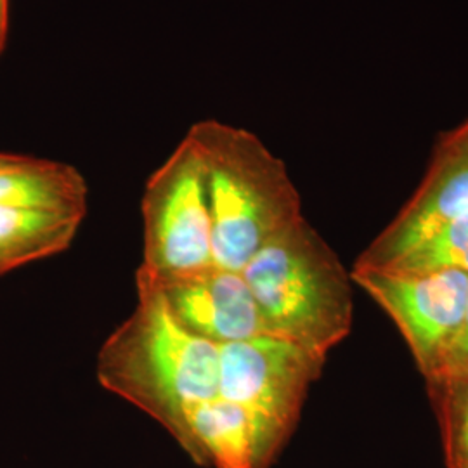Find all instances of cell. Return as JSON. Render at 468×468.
Instances as JSON below:
<instances>
[{"label":"cell","mask_w":468,"mask_h":468,"mask_svg":"<svg viewBox=\"0 0 468 468\" xmlns=\"http://www.w3.org/2000/svg\"><path fill=\"white\" fill-rule=\"evenodd\" d=\"M135 286L134 313L101 347L98 380L185 444L187 413L218 398L220 347L186 332L156 286Z\"/></svg>","instance_id":"obj_1"},{"label":"cell","mask_w":468,"mask_h":468,"mask_svg":"<svg viewBox=\"0 0 468 468\" xmlns=\"http://www.w3.org/2000/svg\"><path fill=\"white\" fill-rule=\"evenodd\" d=\"M187 135L200 153L218 268L241 272L274 234L302 216L283 162L245 129L201 120Z\"/></svg>","instance_id":"obj_2"},{"label":"cell","mask_w":468,"mask_h":468,"mask_svg":"<svg viewBox=\"0 0 468 468\" xmlns=\"http://www.w3.org/2000/svg\"><path fill=\"white\" fill-rule=\"evenodd\" d=\"M241 274L269 336L328 357L351 334V274L305 218L274 234Z\"/></svg>","instance_id":"obj_3"},{"label":"cell","mask_w":468,"mask_h":468,"mask_svg":"<svg viewBox=\"0 0 468 468\" xmlns=\"http://www.w3.org/2000/svg\"><path fill=\"white\" fill-rule=\"evenodd\" d=\"M143 262L135 283L160 284L218 266L205 172L193 139H185L144 186Z\"/></svg>","instance_id":"obj_4"},{"label":"cell","mask_w":468,"mask_h":468,"mask_svg":"<svg viewBox=\"0 0 468 468\" xmlns=\"http://www.w3.org/2000/svg\"><path fill=\"white\" fill-rule=\"evenodd\" d=\"M326 357L274 336L220 346L218 398L249 417L257 468H266L292 434Z\"/></svg>","instance_id":"obj_5"},{"label":"cell","mask_w":468,"mask_h":468,"mask_svg":"<svg viewBox=\"0 0 468 468\" xmlns=\"http://www.w3.org/2000/svg\"><path fill=\"white\" fill-rule=\"evenodd\" d=\"M351 280L390 316L425 380L432 378L465 314L468 274L460 271L413 274L354 264Z\"/></svg>","instance_id":"obj_6"},{"label":"cell","mask_w":468,"mask_h":468,"mask_svg":"<svg viewBox=\"0 0 468 468\" xmlns=\"http://www.w3.org/2000/svg\"><path fill=\"white\" fill-rule=\"evenodd\" d=\"M156 288L162 292L172 318L201 340L220 347L269 336L253 293L238 271L214 266L156 284Z\"/></svg>","instance_id":"obj_7"},{"label":"cell","mask_w":468,"mask_h":468,"mask_svg":"<svg viewBox=\"0 0 468 468\" xmlns=\"http://www.w3.org/2000/svg\"><path fill=\"white\" fill-rule=\"evenodd\" d=\"M467 214L468 153L439 144L417 193L361 253L356 266L387 268Z\"/></svg>","instance_id":"obj_8"},{"label":"cell","mask_w":468,"mask_h":468,"mask_svg":"<svg viewBox=\"0 0 468 468\" xmlns=\"http://www.w3.org/2000/svg\"><path fill=\"white\" fill-rule=\"evenodd\" d=\"M89 187L79 168L54 160L4 153L0 207L87 214Z\"/></svg>","instance_id":"obj_9"},{"label":"cell","mask_w":468,"mask_h":468,"mask_svg":"<svg viewBox=\"0 0 468 468\" xmlns=\"http://www.w3.org/2000/svg\"><path fill=\"white\" fill-rule=\"evenodd\" d=\"M185 446L218 468H257L249 417L222 398L201 402L187 413Z\"/></svg>","instance_id":"obj_10"},{"label":"cell","mask_w":468,"mask_h":468,"mask_svg":"<svg viewBox=\"0 0 468 468\" xmlns=\"http://www.w3.org/2000/svg\"><path fill=\"white\" fill-rule=\"evenodd\" d=\"M85 216L0 207V276L67 250Z\"/></svg>","instance_id":"obj_11"},{"label":"cell","mask_w":468,"mask_h":468,"mask_svg":"<svg viewBox=\"0 0 468 468\" xmlns=\"http://www.w3.org/2000/svg\"><path fill=\"white\" fill-rule=\"evenodd\" d=\"M448 468H468V373H441L427 380Z\"/></svg>","instance_id":"obj_12"},{"label":"cell","mask_w":468,"mask_h":468,"mask_svg":"<svg viewBox=\"0 0 468 468\" xmlns=\"http://www.w3.org/2000/svg\"><path fill=\"white\" fill-rule=\"evenodd\" d=\"M378 269L413 274L437 271H460L468 274V214L437 231L399 261Z\"/></svg>","instance_id":"obj_13"},{"label":"cell","mask_w":468,"mask_h":468,"mask_svg":"<svg viewBox=\"0 0 468 468\" xmlns=\"http://www.w3.org/2000/svg\"><path fill=\"white\" fill-rule=\"evenodd\" d=\"M441 373H468V301L460 330L452 338V346L435 375Z\"/></svg>","instance_id":"obj_14"},{"label":"cell","mask_w":468,"mask_h":468,"mask_svg":"<svg viewBox=\"0 0 468 468\" xmlns=\"http://www.w3.org/2000/svg\"><path fill=\"white\" fill-rule=\"evenodd\" d=\"M441 144L468 153V122H465L462 127H458L456 131H452V134L446 135L441 141Z\"/></svg>","instance_id":"obj_15"},{"label":"cell","mask_w":468,"mask_h":468,"mask_svg":"<svg viewBox=\"0 0 468 468\" xmlns=\"http://www.w3.org/2000/svg\"><path fill=\"white\" fill-rule=\"evenodd\" d=\"M9 34V0H0V54L5 49Z\"/></svg>","instance_id":"obj_16"},{"label":"cell","mask_w":468,"mask_h":468,"mask_svg":"<svg viewBox=\"0 0 468 468\" xmlns=\"http://www.w3.org/2000/svg\"><path fill=\"white\" fill-rule=\"evenodd\" d=\"M2 154H4V153H0V158H2Z\"/></svg>","instance_id":"obj_17"}]
</instances>
